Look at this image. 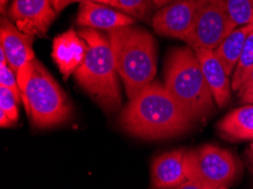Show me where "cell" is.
Wrapping results in <instances>:
<instances>
[{
  "label": "cell",
  "instance_id": "1",
  "mask_svg": "<svg viewBox=\"0 0 253 189\" xmlns=\"http://www.w3.org/2000/svg\"><path fill=\"white\" fill-rule=\"evenodd\" d=\"M194 121L158 82H152L129 100L120 119L123 129L144 140L178 136L190 130Z\"/></svg>",
  "mask_w": 253,
  "mask_h": 189
},
{
  "label": "cell",
  "instance_id": "2",
  "mask_svg": "<svg viewBox=\"0 0 253 189\" xmlns=\"http://www.w3.org/2000/svg\"><path fill=\"white\" fill-rule=\"evenodd\" d=\"M118 75L131 100L150 85L157 73L155 38L148 31L135 26L108 32Z\"/></svg>",
  "mask_w": 253,
  "mask_h": 189
},
{
  "label": "cell",
  "instance_id": "3",
  "mask_svg": "<svg viewBox=\"0 0 253 189\" xmlns=\"http://www.w3.org/2000/svg\"><path fill=\"white\" fill-rule=\"evenodd\" d=\"M165 87L195 121L212 113L214 100L194 50L176 48L165 64Z\"/></svg>",
  "mask_w": 253,
  "mask_h": 189
},
{
  "label": "cell",
  "instance_id": "4",
  "mask_svg": "<svg viewBox=\"0 0 253 189\" xmlns=\"http://www.w3.org/2000/svg\"><path fill=\"white\" fill-rule=\"evenodd\" d=\"M78 33L86 42L87 53L82 66L74 73L76 80L103 109H118L122 102L118 72L109 38L87 28Z\"/></svg>",
  "mask_w": 253,
  "mask_h": 189
},
{
  "label": "cell",
  "instance_id": "5",
  "mask_svg": "<svg viewBox=\"0 0 253 189\" xmlns=\"http://www.w3.org/2000/svg\"><path fill=\"white\" fill-rule=\"evenodd\" d=\"M22 101L34 126L39 128L60 125L72 115L66 94L38 59L32 61V75Z\"/></svg>",
  "mask_w": 253,
  "mask_h": 189
},
{
  "label": "cell",
  "instance_id": "6",
  "mask_svg": "<svg viewBox=\"0 0 253 189\" xmlns=\"http://www.w3.org/2000/svg\"><path fill=\"white\" fill-rule=\"evenodd\" d=\"M184 168L186 179L211 188L231 186L240 173V164L233 153L210 144L185 151Z\"/></svg>",
  "mask_w": 253,
  "mask_h": 189
},
{
  "label": "cell",
  "instance_id": "7",
  "mask_svg": "<svg viewBox=\"0 0 253 189\" xmlns=\"http://www.w3.org/2000/svg\"><path fill=\"white\" fill-rule=\"evenodd\" d=\"M233 30L224 0H201L193 28L184 41L194 50H214Z\"/></svg>",
  "mask_w": 253,
  "mask_h": 189
},
{
  "label": "cell",
  "instance_id": "8",
  "mask_svg": "<svg viewBox=\"0 0 253 189\" xmlns=\"http://www.w3.org/2000/svg\"><path fill=\"white\" fill-rule=\"evenodd\" d=\"M8 16L18 30L34 38L47 34L57 13L52 0H14Z\"/></svg>",
  "mask_w": 253,
  "mask_h": 189
},
{
  "label": "cell",
  "instance_id": "9",
  "mask_svg": "<svg viewBox=\"0 0 253 189\" xmlns=\"http://www.w3.org/2000/svg\"><path fill=\"white\" fill-rule=\"evenodd\" d=\"M201 0H177L158 9L152 28L159 36L185 40L193 28Z\"/></svg>",
  "mask_w": 253,
  "mask_h": 189
},
{
  "label": "cell",
  "instance_id": "10",
  "mask_svg": "<svg viewBox=\"0 0 253 189\" xmlns=\"http://www.w3.org/2000/svg\"><path fill=\"white\" fill-rule=\"evenodd\" d=\"M0 41L8 63L15 74L26 65L36 59L32 49L33 38L18 30L16 25L9 19L2 18L0 26Z\"/></svg>",
  "mask_w": 253,
  "mask_h": 189
},
{
  "label": "cell",
  "instance_id": "11",
  "mask_svg": "<svg viewBox=\"0 0 253 189\" xmlns=\"http://www.w3.org/2000/svg\"><path fill=\"white\" fill-rule=\"evenodd\" d=\"M86 53V42L78 32H75L74 29L68 30L53 38L52 59L65 79L82 66Z\"/></svg>",
  "mask_w": 253,
  "mask_h": 189
},
{
  "label": "cell",
  "instance_id": "12",
  "mask_svg": "<svg viewBox=\"0 0 253 189\" xmlns=\"http://www.w3.org/2000/svg\"><path fill=\"white\" fill-rule=\"evenodd\" d=\"M194 51L201 65L206 82L213 96L214 103L219 108L226 107L231 100L232 83L229 82V76L223 64L218 59L213 50L195 49Z\"/></svg>",
  "mask_w": 253,
  "mask_h": 189
},
{
  "label": "cell",
  "instance_id": "13",
  "mask_svg": "<svg viewBox=\"0 0 253 189\" xmlns=\"http://www.w3.org/2000/svg\"><path fill=\"white\" fill-rule=\"evenodd\" d=\"M76 23L80 26L93 30L113 31L115 29L132 26L134 18L122 11L114 10L103 3L85 1L81 2Z\"/></svg>",
  "mask_w": 253,
  "mask_h": 189
},
{
  "label": "cell",
  "instance_id": "14",
  "mask_svg": "<svg viewBox=\"0 0 253 189\" xmlns=\"http://www.w3.org/2000/svg\"><path fill=\"white\" fill-rule=\"evenodd\" d=\"M184 150H175L157 156L152 162L151 183L155 189H175L186 180Z\"/></svg>",
  "mask_w": 253,
  "mask_h": 189
},
{
  "label": "cell",
  "instance_id": "15",
  "mask_svg": "<svg viewBox=\"0 0 253 189\" xmlns=\"http://www.w3.org/2000/svg\"><path fill=\"white\" fill-rule=\"evenodd\" d=\"M218 130L228 141L253 142V104H247L229 113L218 123Z\"/></svg>",
  "mask_w": 253,
  "mask_h": 189
},
{
  "label": "cell",
  "instance_id": "16",
  "mask_svg": "<svg viewBox=\"0 0 253 189\" xmlns=\"http://www.w3.org/2000/svg\"><path fill=\"white\" fill-rule=\"evenodd\" d=\"M252 31L253 23L236 28L213 50L218 57V59L223 64L228 76L232 75L234 71H235L236 65L239 63L241 55H242L245 42H247L248 37L250 36Z\"/></svg>",
  "mask_w": 253,
  "mask_h": 189
},
{
  "label": "cell",
  "instance_id": "17",
  "mask_svg": "<svg viewBox=\"0 0 253 189\" xmlns=\"http://www.w3.org/2000/svg\"><path fill=\"white\" fill-rule=\"evenodd\" d=\"M234 29L253 23V0H224Z\"/></svg>",
  "mask_w": 253,
  "mask_h": 189
},
{
  "label": "cell",
  "instance_id": "18",
  "mask_svg": "<svg viewBox=\"0 0 253 189\" xmlns=\"http://www.w3.org/2000/svg\"><path fill=\"white\" fill-rule=\"evenodd\" d=\"M253 68V31L248 37L245 42L242 55H241L239 63L236 65L235 71L233 73L232 88L234 91H239L242 86L243 80L249 72Z\"/></svg>",
  "mask_w": 253,
  "mask_h": 189
},
{
  "label": "cell",
  "instance_id": "19",
  "mask_svg": "<svg viewBox=\"0 0 253 189\" xmlns=\"http://www.w3.org/2000/svg\"><path fill=\"white\" fill-rule=\"evenodd\" d=\"M113 7L136 18H145L153 8L152 0H115Z\"/></svg>",
  "mask_w": 253,
  "mask_h": 189
},
{
  "label": "cell",
  "instance_id": "20",
  "mask_svg": "<svg viewBox=\"0 0 253 189\" xmlns=\"http://www.w3.org/2000/svg\"><path fill=\"white\" fill-rule=\"evenodd\" d=\"M20 98L8 88L0 86V111H2L13 123L18 120V103Z\"/></svg>",
  "mask_w": 253,
  "mask_h": 189
},
{
  "label": "cell",
  "instance_id": "21",
  "mask_svg": "<svg viewBox=\"0 0 253 189\" xmlns=\"http://www.w3.org/2000/svg\"><path fill=\"white\" fill-rule=\"evenodd\" d=\"M0 86L8 88V90L13 92L15 95L22 99L16 74H15V72L11 69L8 63L0 64Z\"/></svg>",
  "mask_w": 253,
  "mask_h": 189
},
{
  "label": "cell",
  "instance_id": "22",
  "mask_svg": "<svg viewBox=\"0 0 253 189\" xmlns=\"http://www.w3.org/2000/svg\"><path fill=\"white\" fill-rule=\"evenodd\" d=\"M85 1H93V2H99L103 3V5H114V0H52L53 8H55L56 13L58 14L61 10H64L68 5L74 2H85Z\"/></svg>",
  "mask_w": 253,
  "mask_h": 189
},
{
  "label": "cell",
  "instance_id": "23",
  "mask_svg": "<svg viewBox=\"0 0 253 189\" xmlns=\"http://www.w3.org/2000/svg\"><path fill=\"white\" fill-rule=\"evenodd\" d=\"M237 93H239L240 99H243L247 95L253 93V68L245 76L242 86L237 91Z\"/></svg>",
  "mask_w": 253,
  "mask_h": 189
},
{
  "label": "cell",
  "instance_id": "24",
  "mask_svg": "<svg viewBox=\"0 0 253 189\" xmlns=\"http://www.w3.org/2000/svg\"><path fill=\"white\" fill-rule=\"evenodd\" d=\"M175 189H206V187L202 184L198 183V181L186 179L183 184L179 185Z\"/></svg>",
  "mask_w": 253,
  "mask_h": 189
},
{
  "label": "cell",
  "instance_id": "25",
  "mask_svg": "<svg viewBox=\"0 0 253 189\" xmlns=\"http://www.w3.org/2000/svg\"><path fill=\"white\" fill-rule=\"evenodd\" d=\"M247 162L249 169H250V171L253 173V142L252 144L249 146L247 151Z\"/></svg>",
  "mask_w": 253,
  "mask_h": 189
},
{
  "label": "cell",
  "instance_id": "26",
  "mask_svg": "<svg viewBox=\"0 0 253 189\" xmlns=\"http://www.w3.org/2000/svg\"><path fill=\"white\" fill-rule=\"evenodd\" d=\"M174 1H177V0H152V3H153V8H163V7L169 5V3L174 2Z\"/></svg>",
  "mask_w": 253,
  "mask_h": 189
},
{
  "label": "cell",
  "instance_id": "27",
  "mask_svg": "<svg viewBox=\"0 0 253 189\" xmlns=\"http://www.w3.org/2000/svg\"><path fill=\"white\" fill-rule=\"evenodd\" d=\"M241 102L245 104H253V93L247 95L243 99H241Z\"/></svg>",
  "mask_w": 253,
  "mask_h": 189
},
{
  "label": "cell",
  "instance_id": "28",
  "mask_svg": "<svg viewBox=\"0 0 253 189\" xmlns=\"http://www.w3.org/2000/svg\"><path fill=\"white\" fill-rule=\"evenodd\" d=\"M7 1H8V0H0V7H1L2 13H3V9H5V6L7 5Z\"/></svg>",
  "mask_w": 253,
  "mask_h": 189
},
{
  "label": "cell",
  "instance_id": "29",
  "mask_svg": "<svg viewBox=\"0 0 253 189\" xmlns=\"http://www.w3.org/2000/svg\"><path fill=\"white\" fill-rule=\"evenodd\" d=\"M206 189H228L227 187H218V188H211V187H206Z\"/></svg>",
  "mask_w": 253,
  "mask_h": 189
},
{
  "label": "cell",
  "instance_id": "30",
  "mask_svg": "<svg viewBox=\"0 0 253 189\" xmlns=\"http://www.w3.org/2000/svg\"><path fill=\"white\" fill-rule=\"evenodd\" d=\"M114 1H115V0H114Z\"/></svg>",
  "mask_w": 253,
  "mask_h": 189
}]
</instances>
